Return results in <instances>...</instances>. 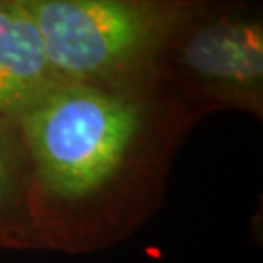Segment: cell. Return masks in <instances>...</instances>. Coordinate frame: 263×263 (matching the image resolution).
<instances>
[{"label":"cell","instance_id":"5b68a950","mask_svg":"<svg viewBox=\"0 0 263 263\" xmlns=\"http://www.w3.org/2000/svg\"><path fill=\"white\" fill-rule=\"evenodd\" d=\"M26 152L12 119L0 117V248H39Z\"/></svg>","mask_w":263,"mask_h":263},{"label":"cell","instance_id":"7a4b0ae2","mask_svg":"<svg viewBox=\"0 0 263 263\" xmlns=\"http://www.w3.org/2000/svg\"><path fill=\"white\" fill-rule=\"evenodd\" d=\"M65 82L148 88L172 39L209 0H18Z\"/></svg>","mask_w":263,"mask_h":263},{"label":"cell","instance_id":"3957f363","mask_svg":"<svg viewBox=\"0 0 263 263\" xmlns=\"http://www.w3.org/2000/svg\"><path fill=\"white\" fill-rule=\"evenodd\" d=\"M162 78L174 80L209 107H232L261 117L263 24L254 10L211 8L176 33Z\"/></svg>","mask_w":263,"mask_h":263},{"label":"cell","instance_id":"277c9868","mask_svg":"<svg viewBox=\"0 0 263 263\" xmlns=\"http://www.w3.org/2000/svg\"><path fill=\"white\" fill-rule=\"evenodd\" d=\"M61 82L28 10L0 0V117L16 119Z\"/></svg>","mask_w":263,"mask_h":263},{"label":"cell","instance_id":"6da1fadb","mask_svg":"<svg viewBox=\"0 0 263 263\" xmlns=\"http://www.w3.org/2000/svg\"><path fill=\"white\" fill-rule=\"evenodd\" d=\"M162 84L61 82L12 119L43 246H84L115 230L129 197L160 168L166 127L178 121Z\"/></svg>","mask_w":263,"mask_h":263}]
</instances>
